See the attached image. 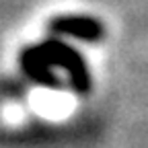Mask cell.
<instances>
[{
	"mask_svg": "<svg viewBox=\"0 0 148 148\" xmlns=\"http://www.w3.org/2000/svg\"><path fill=\"white\" fill-rule=\"evenodd\" d=\"M39 49L43 51V56L47 58L51 68L58 66V68L68 72L70 82L74 84L76 90H80V92L88 90L90 80H88V72L84 68V60L70 45H66V43H62L58 39H47V41L39 43Z\"/></svg>",
	"mask_w": 148,
	"mask_h": 148,
	"instance_id": "1",
	"label": "cell"
},
{
	"mask_svg": "<svg viewBox=\"0 0 148 148\" xmlns=\"http://www.w3.org/2000/svg\"><path fill=\"white\" fill-rule=\"evenodd\" d=\"M49 29L56 35H70L82 41H97L103 35L101 23L90 16H58L49 23Z\"/></svg>",
	"mask_w": 148,
	"mask_h": 148,
	"instance_id": "2",
	"label": "cell"
},
{
	"mask_svg": "<svg viewBox=\"0 0 148 148\" xmlns=\"http://www.w3.org/2000/svg\"><path fill=\"white\" fill-rule=\"evenodd\" d=\"M21 68L27 76L39 84H45V86H56L60 80L58 76L51 72V66L47 62V58L43 56V51L39 49V45L35 47H27L23 53H21Z\"/></svg>",
	"mask_w": 148,
	"mask_h": 148,
	"instance_id": "3",
	"label": "cell"
}]
</instances>
